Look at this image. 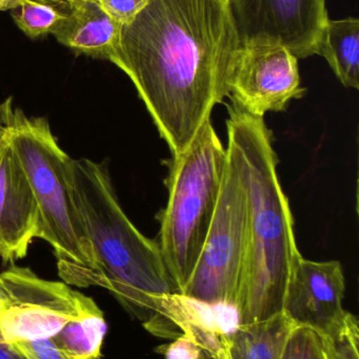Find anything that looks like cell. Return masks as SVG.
<instances>
[{"label": "cell", "mask_w": 359, "mask_h": 359, "mask_svg": "<svg viewBox=\"0 0 359 359\" xmlns=\"http://www.w3.org/2000/svg\"><path fill=\"white\" fill-rule=\"evenodd\" d=\"M227 151L248 198V236L236 307L242 325L284 311L291 276L301 259L294 219L278 175L273 136L263 118L228 105Z\"/></svg>", "instance_id": "cell-2"}, {"label": "cell", "mask_w": 359, "mask_h": 359, "mask_svg": "<svg viewBox=\"0 0 359 359\" xmlns=\"http://www.w3.org/2000/svg\"><path fill=\"white\" fill-rule=\"evenodd\" d=\"M326 359H359V326L354 314L348 312L343 328L331 337H320Z\"/></svg>", "instance_id": "cell-18"}, {"label": "cell", "mask_w": 359, "mask_h": 359, "mask_svg": "<svg viewBox=\"0 0 359 359\" xmlns=\"http://www.w3.org/2000/svg\"><path fill=\"white\" fill-rule=\"evenodd\" d=\"M93 1L99 2V1H103V0H93Z\"/></svg>", "instance_id": "cell-26"}, {"label": "cell", "mask_w": 359, "mask_h": 359, "mask_svg": "<svg viewBox=\"0 0 359 359\" xmlns=\"http://www.w3.org/2000/svg\"><path fill=\"white\" fill-rule=\"evenodd\" d=\"M90 299L65 282L12 264L0 272V344L54 337Z\"/></svg>", "instance_id": "cell-7"}, {"label": "cell", "mask_w": 359, "mask_h": 359, "mask_svg": "<svg viewBox=\"0 0 359 359\" xmlns=\"http://www.w3.org/2000/svg\"><path fill=\"white\" fill-rule=\"evenodd\" d=\"M22 2H37V4H52V6H58V8H63V10L70 11L69 0H20Z\"/></svg>", "instance_id": "cell-23"}, {"label": "cell", "mask_w": 359, "mask_h": 359, "mask_svg": "<svg viewBox=\"0 0 359 359\" xmlns=\"http://www.w3.org/2000/svg\"><path fill=\"white\" fill-rule=\"evenodd\" d=\"M345 293V274L339 261L301 257L289 282L282 312L297 327L331 337L343 328L347 318Z\"/></svg>", "instance_id": "cell-10"}, {"label": "cell", "mask_w": 359, "mask_h": 359, "mask_svg": "<svg viewBox=\"0 0 359 359\" xmlns=\"http://www.w3.org/2000/svg\"><path fill=\"white\" fill-rule=\"evenodd\" d=\"M107 331L105 314L90 299L81 313L67 322L53 339L67 359H101Z\"/></svg>", "instance_id": "cell-16"}, {"label": "cell", "mask_w": 359, "mask_h": 359, "mask_svg": "<svg viewBox=\"0 0 359 359\" xmlns=\"http://www.w3.org/2000/svg\"><path fill=\"white\" fill-rule=\"evenodd\" d=\"M23 359H67L58 346L51 339L19 341L10 345Z\"/></svg>", "instance_id": "cell-20"}, {"label": "cell", "mask_w": 359, "mask_h": 359, "mask_svg": "<svg viewBox=\"0 0 359 359\" xmlns=\"http://www.w3.org/2000/svg\"><path fill=\"white\" fill-rule=\"evenodd\" d=\"M337 79L348 88H359V20L356 17L332 20L320 42V53Z\"/></svg>", "instance_id": "cell-15"}, {"label": "cell", "mask_w": 359, "mask_h": 359, "mask_svg": "<svg viewBox=\"0 0 359 359\" xmlns=\"http://www.w3.org/2000/svg\"><path fill=\"white\" fill-rule=\"evenodd\" d=\"M248 236V198L235 164H228L216 210L195 268L181 294L236 306Z\"/></svg>", "instance_id": "cell-6"}, {"label": "cell", "mask_w": 359, "mask_h": 359, "mask_svg": "<svg viewBox=\"0 0 359 359\" xmlns=\"http://www.w3.org/2000/svg\"><path fill=\"white\" fill-rule=\"evenodd\" d=\"M296 325L284 313L253 324L242 325L223 339L230 359H280Z\"/></svg>", "instance_id": "cell-14"}, {"label": "cell", "mask_w": 359, "mask_h": 359, "mask_svg": "<svg viewBox=\"0 0 359 359\" xmlns=\"http://www.w3.org/2000/svg\"><path fill=\"white\" fill-rule=\"evenodd\" d=\"M299 58L286 46L269 42L242 44L228 81V98L255 117L286 111L303 98Z\"/></svg>", "instance_id": "cell-8"}, {"label": "cell", "mask_w": 359, "mask_h": 359, "mask_svg": "<svg viewBox=\"0 0 359 359\" xmlns=\"http://www.w3.org/2000/svg\"><path fill=\"white\" fill-rule=\"evenodd\" d=\"M22 4L23 2L20 1V0H0V12L13 10V8Z\"/></svg>", "instance_id": "cell-25"}, {"label": "cell", "mask_w": 359, "mask_h": 359, "mask_svg": "<svg viewBox=\"0 0 359 359\" xmlns=\"http://www.w3.org/2000/svg\"><path fill=\"white\" fill-rule=\"evenodd\" d=\"M122 25L105 12L98 2L74 0L53 35L78 55L109 60L119 43Z\"/></svg>", "instance_id": "cell-13"}, {"label": "cell", "mask_w": 359, "mask_h": 359, "mask_svg": "<svg viewBox=\"0 0 359 359\" xmlns=\"http://www.w3.org/2000/svg\"><path fill=\"white\" fill-rule=\"evenodd\" d=\"M0 359H23L10 346L0 344Z\"/></svg>", "instance_id": "cell-24"}, {"label": "cell", "mask_w": 359, "mask_h": 359, "mask_svg": "<svg viewBox=\"0 0 359 359\" xmlns=\"http://www.w3.org/2000/svg\"><path fill=\"white\" fill-rule=\"evenodd\" d=\"M71 179L94 255L89 288L105 289L131 316L149 322L162 295L177 293L157 241L143 236L124 212L107 164L72 159Z\"/></svg>", "instance_id": "cell-3"}, {"label": "cell", "mask_w": 359, "mask_h": 359, "mask_svg": "<svg viewBox=\"0 0 359 359\" xmlns=\"http://www.w3.org/2000/svg\"><path fill=\"white\" fill-rule=\"evenodd\" d=\"M11 12L17 27L32 39L52 34L69 13L58 6L37 2H23Z\"/></svg>", "instance_id": "cell-17"}, {"label": "cell", "mask_w": 359, "mask_h": 359, "mask_svg": "<svg viewBox=\"0 0 359 359\" xmlns=\"http://www.w3.org/2000/svg\"><path fill=\"white\" fill-rule=\"evenodd\" d=\"M242 326L237 307L232 304L207 303L181 293H168L159 299V312L143 327L164 339L190 335L211 359L223 351V339Z\"/></svg>", "instance_id": "cell-11"}, {"label": "cell", "mask_w": 359, "mask_h": 359, "mask_svg": "<svg viewBox=\"0 0 359 359\" xmlns=\"http://www.w3.org/2000/svg\"><path fill=\"white\" fill-rule=\"evenodd\" d=\"M240 46L229 0H148L109 61L130 78L177 156L228 97Z\"/></svg>", "instance_id": "cell-1"}, {"label": "cell", "mask_w": 359, "mask_h": 359, "mask_svg": "<svg viewBox=\"0 0 359 359\" xmlns=\"http://www.w3.org/2000/svg\"><path fill=\"white\" fill-rule=\"evenodd\" d=\"M0 120L29 180L39 209L40 238L52 247L59 276L65 284L89 288L94 255L74 196L72 158L48 120L25 115L12 97L0 104Z\"/></svg>", "instance_id": "cell-4"}, {"label": "cell", "mask_w": 359, "mask_h": 359, "mask_svg": "<svg viewBox=\"0 0 359 359\" xmlns=\"http://www.w3.org/2000/svg\"><path fill=\"white\" fill-rule=\"evenodd\" d=\"M156 352L162 354L164 359H211L195 339L185 333L169 345L156 348Z\"/></svg>", "instance_id": "cell-21"}, {"label": "cell", "mask_w": 359, "mask_h": 359, "mask_svg": "<svg viewBox=\"0 0 359 359\" xmlns=\"http://www.w3.org/2000/svg\"><path fill=\"white\" fill-rule=\"evenodd\" d=\"M280 359H326L320 335L310 329L296 327L289 337Z\"/></svg>", "instance_id": "cell-19"}, {"label": "cell", "mask_w": 359, "mask_h": 359, "mask_svg": "<svg viewBox=\"0 0 359 359\" xmlns=\"http://www.w3.org/2000/svg\"><path fill=\"white\" fill-rule=\"evenodd\" d=\"M39 209L29 180L0 120V257L14 264L40 238Z\"/></svg>", "instance_id": "cell-12"}, {"label": "cell", "mask_w": 359, "mask_h": 359, "mask_svg": "<svg viewBox=\"0 0 359 359\" xmlns=\"http://www.w3.org/2000/svg\"><path fill=\"white\" fill-rule=\"evenodd\" d=\"M228 164L211 120L183 153L167 161L169 198L160 211L157 243L177 293H183L204 248Z\"/></svg>", "instance_id": "cell-5"}, {"label": "cell", "mask_w": 359, "mask_h": 359, "mask_svg": "<svg viewBox=\"0 0 359 359\" xmlns=\"http://www.w3.org/2000/svg\"><path fill=\"white\" fill-rule=\"evenodd\" d=\"M147 1L148 0H103L98 4L111 18L124 27L139 14Z\"/></svg>", "instance_id": "cell-22"}, {"label": "cell", "mask_w": 359, "mask_h": 359, "mask_svg": "<svg viewBox=\"0 0 359 359\" xmlns=\"http://www.w3.org/2000/svg\"><path fill=\"white\" fill-rule=\"evenodd\" d=\"M242 44L286 46L299 59L318 55L329 21L326 0H229Z\"/></svg>", "instance_id": "cell-9"}]
</instances>
